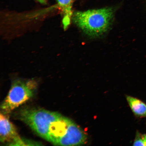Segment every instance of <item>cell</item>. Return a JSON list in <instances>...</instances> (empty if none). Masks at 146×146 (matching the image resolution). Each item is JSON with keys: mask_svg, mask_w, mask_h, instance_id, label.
I'll return each mask as SVG.
<instances>
[{"mask_svg": "<svg viewBox=\"0 0 146 146\" xmlns=\"http://www.w3.org/2000/svg\"><path fill=\"white\" fill-rule=\"evenodd\" d=\"M34 80H16L1 105L3 113H8L23 105L34 96L37 84Z\"/></svg>", "mask_w": 146, "mask_h": 146, "instance_id": "3957f363", "label": "cell"}, {"mask_svg": "<svg viewBox=\"0 0 146 146\" xmlns=\"http://www.w3.org/2000/svg\"><path fill=\"white\" fill-rule=\"evenodd\" d=\"M128 103L134 113L136 116L146 117V105L143 102L133 97L126 96Z\"/></svg>", "mask_w": 146, "mask_h": 146, "instance_id": "8992f818", "label": "cell"}, {"mask_svg": "<svg viewBox=\"0 0 146 146\" xmlns=\"http://www.w3.org/2000/svg\"><path fill=\"white\" fill-rule=\"evenodd\" d=\"M21 138L13 124L3 113L0 114V141L9 145L13 146Z\"/></svg>", "mask_w": 146, "mask_h": 146, "instance_id": "277c9868", "label": "cell"}, {"mask_svg": "<svg viewBox=\"0 0 146 146\" xmlns=\"http://www.w3.org/2000/svg\"><path fill=\"white\" fill-rule=\"evenodd\" d=\"M134 146H145V144L142 139L141 135L139 133H137L136 138L133 143Z\"/></svg>", "mask_w": 146, "mask_h": 146, "instance_id": "52a82bcc", "label": "cell"}, {"mask_svg": "<svg viewBox=\"0 0 146 146\" xmlns=\"http://www.w3.org/2000/svg\"><path fill=\"white\" fill-rule=\"evenodd\" d=\"M19 118L38 136L55 145H83L87 135L72 120L58 112L41 109L25 108Z\"/></svg>", "mask_w": 146, "mask_h": 146, "instance_id": "6da1fadb", "label": "cell"}, {"mask_svg": "<svg viewBox=\"0 0 146 146\" xmlns=\"http://www.w3.org/2000/svg\"><path fill=\"white\" fill-rule=\"evenodd\" d=\"M57 1L62 14V23L64 29L66 30L70 25L72 18L73 0H57Z\"/></svg>", "mask_w": 146, "mask_h": 146, "instance_id": "5b68a950", "label": "cell"}, {"mask_svg": "<svg viewBox=\"0 0 146 146\" xmlns=\"http://www.w3.org/2000/svg\"><path fill=\"white\" fill-rule=\"evenodd\" d=\"M141 136L145 144V146H146V135H141Z\"/></svg>", "mask_w": 146, "mask_h": 146, "instance_id": "ba28073f", "label": "cell"}, {"mask_svg": "<svg viewBox=\"0 0 146 146\" xmlns=\"http://www.w3.org/2000/svg\"><path fill=\"white\" fill-rule=\"evenodd\" d=\"M40 2H41V3H43L44 2V0H38Z\"/></svg>", "mask_w": 146, "mask_h": 146, "instance_id": "9c48e42d", "label": "cell"}, {"mask_svg": "<svg viewBox=\"0 0 146 146\" xmlns=\"http://www.w3.org/2000/svg\"><path fill=\"white\" fill-rule=\"evenodd\" d=\"M114 14L113 8H107L77 11L73 14L75 24L85 34L91 37L100 36L110 27Z\"/></svg>", "mask_w": 146, "mask_h": 146, "instance_id": "7a4b0ae2", "label": "cell"}]
</instances>
